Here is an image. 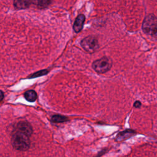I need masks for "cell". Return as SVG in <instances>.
<instances>
[{
    "mask_svg": "<svg viewBox=\"0 0 157 157\" xmlns=\"http://www.w3.org/2000/svg\"><path fill=\"white\" fill-rule=\"evenodd\" d=\"M24 97L26 101L33 102L36 100L37 98V95L35 91L31 90H28L25 93Z\"/></svg>",
    "mask_w": 157,
    "mask_h": 157,
    "instance_id": "obj_9",
    "label": "cell"
},
{
    "mask_svg": "<svg viewBox=\"0 0 157 157\" xmlns=\"http://www.w3.org/2000/svg\"><path fill=\"white\" fill-rule=\"evenodd\" d=\"M48 72V71L47 70H45V71H39L37 72V73L36 74H34L33 75H31L32 76L31 77H38V76H40V75H42L44 74H46ZM31 78V77H30Z\"/></svg>",
    "mask_w": 157,
    "mask_h": 157,
    "instance_id": "obj_12",
    "label": "cell"
},
{
    "mask_svg": "<svg viewBox=\"0 0 157 157\" xmlns=\"http://www.w3.org/2000/svg\"><path fill=\"white\" fill-rule=\"evenodd\" d=\"M13 130L17 131L23 134H25L29 137H30L32 135L33 132L31 124L26 121H21L17 123L13 128Z\"/></svg>",
    "mask_w": 157,
    "mask_h": 157,
    "instance_id": "obj_5",
    "label": "cell"
},
{
    "mask_svg": "<svg viewBox=\"0 0 157 157\" xmlns=\"http://www.w3.org/2000/svg\"><path fill=\"white\" fill-rule=\"evenodd\" d=\"M3 97H4V94H3V92L2 91H1V101L3 99Z\"/></svg>",
    "mask_w": 157,
    "mask_h": 157,
    "instance_id": "obj_15",
    "label": "cell"
},
{
    "mask_svg": "<svg viewBox=\"0 0 157 157\" xmlns=\"http://www.w3.org/2000/svg\"><path fill=\"white\" fill-rule=\"evenodd\" d=\"M112 66V61L110 58L103 56L100 59L95 60L92 66L93 69L98 73L103 74L110 69Z\"/></svg>",
    "mask_w": 157,
    "mask_h": 157,
    "instance_id": "obj_2",
    "label": "cell"
},
{
    "mask_svg": "<svg viewBox=\"0 0 157 157\" xmlns=\"http://www.w3.org/2000/svg\"><path fill=\"white\" fill-rule=\"evenodd\" d=\"M141 106V102L139 101H136L134 103V107L136 108H139Z\"/></svg>",
    "mask_w": 157,
    "mask_h": 157,
    "instance_id": "obj_13",
    "label": "cell"
},
{
    "mask_svg": "<svg viewBox=\"0 0 157 157\" xmlns=\"http://www.w3.org/2000/svg\"><path fill=\"white\" fill-rule=\"evenodd\" d=\"M152 36L154 37H155V38H157V28H156V29L155 30V31L154 32V33L153 34Z\"/></svg>",
    "mask_w": 157,
    "mask_h": 157,
    "instance_id": "obj_14",
    "label": "cell"
},
{
    "mask_svg": "<svg viewBox=\"0 0 157 157\" xmlns=\"http://www.w3.org/2000/svg\"><path fill=\"white\" fill-rule=\"evenodd\" d=\"M69 120V118L67 117L61 115H53L51 118V121L53 123H64Z\"/></svg>",
    "mask_w": 157,
    "mask_h": 157,
    "instance_id": "obj_11",
    "label": "cell"
},
{
    "mask_svg": "<svg viewBox=\"0 0 157 157\" xmlns=\"http://www.w3.org/2000/svg\"><path fill=\"white\" fill-rule=\"evenodd\" d=\"M136 134V132L132 129H126L125 131L120 132L119 134H117L116 137V140L118 142L124 140L131 137V136H134Z\"/></svg>",
    "mask_w": 157,
    "mask_h": 157,
    "instance_id": "obj_7",
    "label": "cell"
},
{
    "mask_svg": "<svg viewBox=\"0 0 157 157\" xmlns=\"http://www.w3.org/2000/svg\"><path fill=\"white\" fill-rule=\"evenodd\" d=\"M85 20V17L83 14H80L77 17L73 25V29L75 33H79L82 29Z\"/></svg>",
    "mask_w": 157,
    "mask_h": 157,
    "instance_id": "obj_6",
    "label": "cell"
},
{
    "mask_svg": "<svg viewBox=\"0 0 157 157\" xmlns=\"http://www.w3.org/2000/svg\"><path fill=\"white\" fill-rule=\"evenodd\" d=\"M142 28L145 33L152 36L157 28V17L153 14L146 16L143 21Z\"/></svg>",
    "mask_w": 157,
    "mask_h": 157,
    "instance_id": "obj_3",
    "label": "cell"
},
{
    "mask_svg": "<svg viewBox=\"0 0 157 157\" xmlns=\"http://www.w3.org/2000/svg\"><path fill=\"white\" fill-rule=\"evenodd\" d=\"M80 45L85 51L90 53L95 52L99 48L98 41L93 36H89L83 39Z\"/></svg>",
    "mask_w": 157,
    "mask_h": 157,
    "instance_id": "obj_4",
    "label": "cell"
},
{
    "mask_svg": "<svg viewBox=\"0 0 157 157\" xmlns=\"http://www.w3.org/2000/svg\"><path fill=\"white\" fill-rule=\"evenodd\" d=\"M11 144L13 147L18 151H26L30 147L29 137L25 134L13 130Z\"/></svg>",
    "mask_w": 157,
    "mask_h": 157,
    "instance_id": "obj_1",
    "label": "cell"
},
{
    "mask_svg": "<svg viewBox=\"0 0 157 157\" xmlns=\"http://www.w3.org/2000/svg\"><path fill=\"white\" fill-rule=\"evenodd\" d=\"M52 0H32V2L39 8L47 7L51 3Z\"/></svg>",
    "mask_w": 157,
    "mask_h": 157,
    "instance_id": "obj_10",
    "label": "cell"
},
{
    "mask_svg": "<svg viewBox=\"0 0 157 157\" xmlns=\"http://www.w3.org/2000/svg\"><path fill=\"white\" fill-rule=\"evenodd\" d=\"M31 3H33L32 0H13V6L17 9H26Z\"/></svg>",
    "mask_w": 157,
    "mask_h": 157,
    "instance_id": "obj_8",
    "label": "cell"
}]
</instances>
